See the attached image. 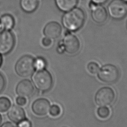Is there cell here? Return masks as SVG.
<instances>
[{
    "mask_svg": "<svg viewBox=\"0 0 127 127\" xmlns=\"http://www.w3.org/2000/svg\"><path fill=\"white\" fill-rule=\"evenodd\" d=\"M11 105L9 99L5 97H0V112H5L8 110Z\"/></svg>",
    "mask_w": 127,
    "mask_h": 127,
    "instance_id": "e0dca14e",
    "label": "cell"
},
{
    "mask_svg": "<svg viewBox=\"0 0 127 127\" xmlns=\"http://www.w3.org/2000/svg\"><path fill=\"white\" fill-rule=\"evenodd\" d=\"M1 122V116H0V124Z\"/></svg>",
    "mask_w": 127,
    "mask_h": 127,
    "instance_id": "f546056e",
    "label": "cell"
},
{
    "mask_svg": "<svg viewBox=\"0 0 127 127\" xmlns=\"http://www.w3.org/2000/svg\"><path fill=\"white\" fill-rule=\"evenodd\" d=\"M64 50L69 54H74L77 53L80 48V43L78 39L70 33V31L66 30L64 37L62 41Z\"/></svg>",
    "mask_w": 127,
    "mask_h": 127,
    "instance_id": "ba28073f",
    "label": "cell"
},
{
    "mask_svg": "<svg viewBox=\"0 0 127 127\" xmlns=\"http://www.w3.org/2000/svg\"><path fill=\"white\" fill-rule=\"evenodd\" d=\"M52 43V40L51 39L48 37L44 38L42 40V44L45 47H49Z\"/></svg>",
    "mask_w": 127,
    "mask_h": 127,
    "instance_id": "cb8c5ba5",
    "label": "cell"
},
{
    "mask_svg": "<svg viewBox=\"0 0 127 127\" xmlns=\"http://www.w3.org/2000/svg\"><path fill=\"white\" fill-rule=\"evenodd\" d=\"M18 127H31V123L29 120L25 119L18 123Z\"/></svg>",
    "mask_w": 127,
    "mask_h": 127,
    "instance_id": "7402d4cb",
    "label": "cell"
},
{
    "mask_svg": "<svg viewBox=\"0 0 127 127\" xmlns=\"http://www.w3.org/2000/svg\"></svg>",
    "mask_w": 127,
    "mask_h": 127,
    "instance_id": "d6a6232c",
    "label": "cell"
},
{
    "mask_svg": "<svg viewBox=\"0 0 127 127\" xmlns=\"http://www.w3.org/2000/svg\"><path fill=\"white\" fill-rule=\"evenodd\" d=\"M97 113L100 118L104 119L107 118L109 116L110 114V111L107 107L101 106L98 108Z\"/></svg>",
    "mask_w": 127,
    "mask_h": 127,
    "instance_id": "ac0fdd59",
    "label": "cell"
},
{
    "mask_svg": "<svg viewBox=\"0 0 127 127\" xmlns=\"http://www.w3.org/2000/svg\"><path fill=\"white\" fill-rule=\"evenodd\" d=\"M16 92L19 96L30 97L34 93V88L31 81L24 79L18 83L16 88Z\"/></svg>",
    "mask_w": 127,
    "mask_h": 127,
    "instance_id": "9c48e42d",
    "label": "cell"
},
{
    "mask_svg": "<svg viewBox=\"0 0 127 127\" xmlns=\"http://www.w3.org/2000/svg\"><path fill=\"white\" fill-rule=\"evenodd\" d=\"M118 68L112 64L104 65L98 72V78L102 82L112 83L116 82L119 77Z\"/></svg>",
    "mask_w": 127,
    "mask_h": 127,
    "instance_id": "277c9868",
    "label": "cell"
},
{
    "mask_svg": "<svg viewBox=\"0 0 127 127\" xmlns=\"http://www.w3.org/2000/svg\"><path fill=\"white\" fill-rule=\"evenodd\" d=\"M50 108V102L45 98H40L35 100L32 104V109L38 116H45L48 114Z\"/></svg>",
    "mask_w": 127,
    "mask_h": 127,
    "instance_id": "8fae6325",
    "label": "cell"
},
{
    "mask_svg": "<svg viewBox=\"0 0 127 127\" xmlns=\"http://www.w3.org/2000/svg\"><path fill=\"white\" fill-rule=\"evenodd\" d=\"M97 4L95 3V2H93L92 1H90L89 3V4H88V6H89V8L91 10L93 8H94L96 5H97Z\"/></svg>",
    "mask_w": 127,
    "mask_h": 127,
    "instance_id": "83f0119b",
    "label": "cell"
},
{
    "mask_svg": "<svg viewBox=\"0 0 127 127\" xmlns=\"http://www.w3.org/2000/svg\"><path fill=\"white\" fill-rule=\"evenodd\" d=\"M0 24L3 30H10L14 26V20L11 15L5 14L0 17Z\"/></svg>",
    "mask_w": 127,
    "mask_h": 127,
    "instance_id": "2e32d148",
    "label": "cell"
},
{
    "mask_svg": "<svg viewBox=\"0 0 127 127\" xmlns=\"http://www.w3.org/2000/svg\"><path fill=\"white\" fill-rule=\"evenodd\" d=\"M5 85V79L3 75L0 73V93L3 89Z\"/></svg>",
    "mask_w": 127,
    "mask_h": 127,
    "instance_id": "d4e9b609",
    "label": "cell"
},
{
    "mask_svg": "<svg viewBox=\"0 0 127 127\" xmlns=\"http://www.w3.org/2000/svg\"><path fill=\"white\" fill-rule=\"evenodd\" d=\"M124 0V1H125V2H127V0Z\"/></svg>",
    "mask_w": 127,
    "mask_h": 127,
    "instance_id": "1f68e13d",
    "label": "cell"
},
{
    "mask_svg": "<svg viewBox=\"0 0 127 127\" xmlns=\"http://www.w3.org/2000/svg\"><path fill=\"white\" fill-rule=\"evenodd\" d=\"M34 60L29 55H25L21 57L17 61L15 66L17 74L23 77H27L32 75L35 69Z\"/></svg>",
    "mask_w": 127,
    "mask_h": 127,
    "instance_id": "3957f363",
    "label": "cell"
},
{
    "mask_svg": "<svg viewBox=\"0 0 127 127\" xmlns=\"http://www.w3.org/2000/svg\"><path fill=\"white\" fill-rule=\"evenodd\" d=\"M0 127H16L13 124L10 122H6L3 124Z\"/></svg>",
    "mask_w": 127,
    "mask_h": 127,
    "instance_id": "484cf974",
    "label": "cell"
},
{
    "mask_svg": "<svg viewBox=\"0 0 127 127\" xmlns=\"http://www.w3.org/2000/svg\"><path fill=\"white\" fill-rule=\"evenodd\" d=\"M1 63H2V58H1V55L0 54V66L1 64Z\"/></svg>",
    "mask_w": 127,
    "mask_h": 127,
    "instance_id": "f1b7e54d",
    "label": "cell"
},
{
    "mask_svg": "<svg viewBox=\"0 0 127 127\" xmlns=\"http://www.w3.org/2000/svg\"><path fill=\"white\" fill-rule=\"evenodd\" d=\"M108 0H91L93 2L97 4H102L106 2Z\"/></svg>",
    "mask_w": 127,
    "mask_h": 127,
    "instance_id": "4316f807",
    "label": "cell"
},
{
    "mask_svg": "<svg viewBox=\"0 0 127 127\" xmlns=\"http://www.w3.org/2000/svg\"><path fill=\"white\" fill-rule=\"evenodd\" d=\"M7 116L12 122L16 123L25 119L24 110L17 105H13L9 108L7 113Z\"/></svg>",
    "mask_w": 127,
    "mask_h": 127,
    "instance_id": "4fadbf2b",
    "label": "cell"
},
{
    "mask_svg": "<svg viewBox=\"0 0 127 127\" xmlns=\"http://www.w3.org/2000/svg\"><path fill=\"white\" fill-rule=\"evenodd\" d=\"M91 10V17L93 20L98 24L104 23L107 19V12L103 6L101 4H97Z\"/></svg>",
    "mask_w": 127,
    "mask_h": 127,
    "instance_id": "7c38bea8",
    "label": "cell"
},
{
    "mask_svg": "<svg viewBox=\"0 0 127 127\" xmlns=\"http://www.w3.org/2000/svg\"><path fill=\"white\" fill-rule=\"evenodd\" d=\"M56 6L61 11L66 12L74 8L78 0H55Z\"/></svg>",
    "mask_w": 127,
    "mask_h": 127,
    "instance_id": "5bb4252c",
    "label": "cell"
},
{
    "mask_svg": "<svg viewBox=\"0 0 127 127\" xmlns=\"http://www.w3.org/2000/svg\"><path fill=\"white\" fill-rule=\"evenodd\" d=\"M49 112L52 116L57 117L60 115L61 113V110L58 105H53L52 106H50Z\"/></svg>",
    "mask_w": 127,
    "mask_h": 127,
    "instance_id": "44dd1931",
    "label": "cell"
},
{
    "mask_svg": "<svg viewBox=\"0 0 127 127\" xmlns=\"http://www.w3.org/2000/svg\"><path fill=\"white\" fill-rule=\"evenodd\" d=\"M32 81L36 88L42 92L50 90L53 84L51 74L44 68L38 70L32 76Z\"/></svg>",
    "mask_w": 127,
    "mask_h": 127,
    "instance_id": "7a4b0ae2",
    "label": "cell"
},
{
    "mask_svg": "<svg viewBox=\"0 0 127 127\" xmlns=\"http://www.w3.org/2000/svg\"><path fill=\"white\" fill-rule=\"evenodd\" d=\"M38 5V0H20V6L25 12L31 13L34 11Z\"/></svg>",
    "mask_w": 127,
    "mask_h": 127,
    "instance_id": "9a60e30c",
    "label": "cell"
},
{
    "mask_svg": "<svg viewBox=\"0 0 127 127\" xmlns=\"http://www.w3.org/2000/svg\"><path fill=\"white\" fill-rule=\"evenodd\" d=\"M26 99L25 98L21 96L17 97L16 99V102L17 104L20 106H23L26 103Z\"/></svg>",
    "mask_w": 127,
    "mask_h": 127,
    "instance_id": "603a6c76",
    "label": "cell"
},
{
    "mask_svg": "<svg viewBox=\"0 0 127 127\" xmlns=\"http://www.w3.org/2000/svg\"><path fill=\"white\" fill-rule=\"evenodd\" d=\"M46 64V61L43 58L38 57L34 60V66L35 69L38 70L44 69Z\"/></svg>",
    "mask_w": 127,
    "mask_h": 127,
    "instance_id": "ffe728a7",
    "label": "cell"
},
{
    "mask_svg": "<svg viewBox=\"0 0 127 127\" xmlns=\"http://www.w3.org/2000/svg\"><path fill=\"white\" fill-rule=\"evenodd\" d=\"M115 99L114 90L109 87L99 89L95 95L96 103L100 106H106L112 104Z\"/></svg>",
    "mask_w": 127,
    "mask_h": 127,
    "instance_id": "8992f818",
    "label": "cell"
},
{
    "mask_svg": "<svg viewBox=\"0 0 127 127\" xmlns=\"http://www.w3.org/2000/svg\"><path fill=\"white\" fill-rule=\"evenodd\" d=\"M62 31V28L61 25L55 21L47 23L43 30L44 35L51 39H55L59 37Z\"/></svg>",
    "mask_w": 127,
    "mask_h": 127,
    "instance_id": "30bf717a",
    "label": "cell"
},
{
    "mask_svg": "<svg viewBox=\"0 0 127 127\" xmlns=\"http://www.w3.org/2000/svg\"><path fill=\"white\" fill-rule=\"evenodd\" d=\"M126 28H127V22H126Z\"/></svg>",
    "mask_w": 127,
    "mask_h": 127,
    "instance_id": "4dcf8cb0",
    "label": "cell"
},
{
    "mask_svg": "<svg viewBox=\"0 0 127 127\" xmlns=\"http://www.w3.org/2000/svg\"><path fill=\"white\" fill-rule=\"evenodd\" d=\"M14 44V37L9 30L0 31V54H8L13 48Z\"/></svg>",
    "mask_w": 127,
    "mask_h": 127,
    "instance_id": "52a82bcc",
    "label": "cell"
},
{
    "mask_svg": "<svg viewBox=\"0 0 127 127\" xmlns=\"http://www.w3.org/2000/svg\"><path fill=\"white\" fill-rule=\"evenodd\" d=\"M107 10L113 19H122L127 14V2L123 0H113L108 5Z\"/></svg>",
    "mask_w": 127,
    "mask_h": 127,
    "instance_id": "5b68a950",
    "label": "cell"
},
{
    "mask_svg": "<svg viewBox=\"0 0 127 127\" xmlns=\"http://www.w3.org/2000/svg\"><path fill=\"white\" fill-rule=\"evenodd\" d=\"M87 68L88 71L90 73L93 74H95L98 73V72L100 69L99 65H98V64L94 62H91L87 64Z\"/></svg>",
    "mask_w": 127,
    "mask_h": 127,
    "instance_id": "d6986e66",
    "label": "cell"
},
{
    "mask_svg": "<svg viewBox=\"0 0 127 127\" xmlns=\"http://www.w3.org/2000/svg\"><path fill=\"white\" fill-rule=\"evenodd\" d=\"M85 14L80 8L74 7L65 12L62 17L64 27L69 31H76L83 25L85 21Z\"/></svg>",
    "mask_w": 127,
    "mask_h": 127,
    "instance_id": "6da1fadb",
    "label": "cell"
}]
</instances>
